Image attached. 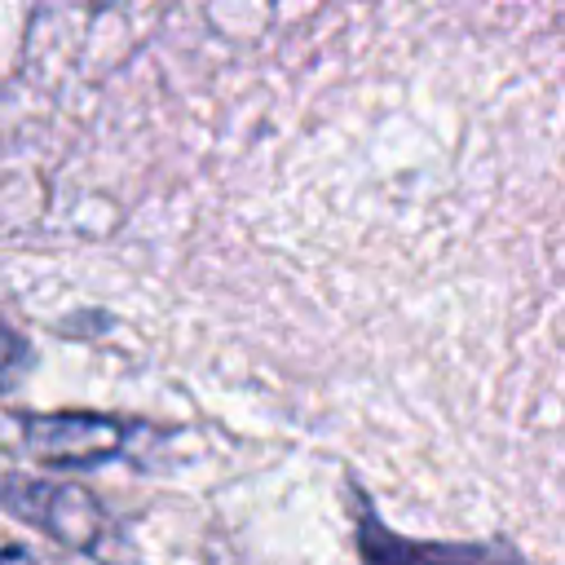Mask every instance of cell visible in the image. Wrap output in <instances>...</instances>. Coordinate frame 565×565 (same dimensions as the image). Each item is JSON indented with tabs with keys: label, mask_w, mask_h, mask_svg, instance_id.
Returning <instances> with one entry per match:
<instances>
[{
	"label": "cell",
	"mask_w": 565,
	"mask_h": 565,
	"mask_svg": "<svg viewBox=\"0 0 565 565\" xmlns=\"http://www.w3.org/2000/svg\"><path fill=\"white\" fill-rule=\"evenodd\" d=\"M0 508L35 525L66 552H84V556H106L110 539L119 534L110 508L79 481H49V477L13 472L0 481Z\"/></svg>",
	"instance_id": "cell-1"
},
{
	"label": "cell",
	"mask_w": 565,
	"mask_h": 565,
	"mask_svg": "<svg viewBox=\"0 0 565 565\" xmlns=\"http://www.w3.org/2000/svg\"><path fill=\"white\" fill-rule=\"evenodd\" d=\"M344 508L362 565H525L508 543L486 539H406L371 503V494L344 477Z\"/></svg>",
	"instance_id": "cell-2"
},
{
	"label": "cell",
	"mask_w": 565,
	"mask_h": 565,
	"mask_svg": "<svg viewBox=\"0 0 565 565\" xmlns=\"http://www.w3.org/2000/svg\"><path fill=\"white\" fill-rule=\"evenodd\" d=\"M18 433L26 455L49 468H102L128 450L141 424L106 411H22Z\"/></svg>",
	"instance_id": "cell-3"
},
{
	"label": "cell",
	"mask_w": 565,
	"mask_h": 565,
	"mask_svg": "<svg viewBox=\"0 0 565 565\" xmlns=\"http://www.w3.org/2000/svg\"><path fill=\"white\" fill-rule=\"evenodd\" d=\"M26 366V340L0 318V393H9V384L22 375Z\"/></svg>",
	"instance_id": "cell-4"
},
{
	"label": "cell",
	"mask_w": 565,
	"mask_h": 565,
	"mask_svg": "<svg viewBox=\"0 0 565 565\" xmlns=\"http://www.w3.org/2000/svg\"><path fill=\"white\" fill-rule=\"evenodd\" d=\"M0 565H44V561L18 543H0Z\"/></svg>",
	"instance_id": "cell-5"
}]
</instances>
